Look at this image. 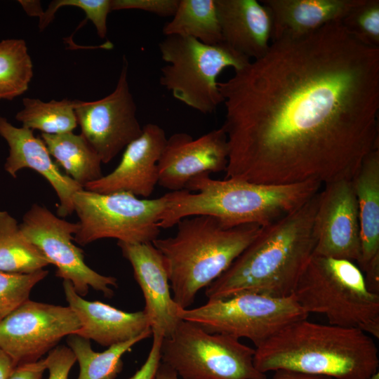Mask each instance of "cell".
Segmentation results:
<instances>
[{
    "label": "cell",
    "instance_id": "1",
    "mask_svg": "<svg viewBox=\"0 0 379 379\" xmlns=\"http://www.w3.org/2000/svg\"><path fill=\"white\" fill-rule=\"evenodd\" d=\"M218 87L229 151L225 179L352 180L379 147V48L359 43L341 22L271 41Z\"/></svg>",
    "mask_w": 379,
    "mask_h": 379
},
{
    "label": "cell",
    "instance_id": "2",
    "mask_svg": "<svg viewBox=\"0 0 379 379\" xmlns=\"http://www.w3.org/2000/svg\"><path fill=\"white\" fill-rule=\"evenodd\" d=\"M319 195V192L295 211L262 227L229 268L206 287L208 300L246 293L291 295L314 255Z\"/></svg>",
    "mask_w": 379,
    "mask_h": 379
},
{
    "label": "cell",
    "instance_id": "3",
    "mask_svg": "<svg viewBox=\"0 0 379 379\" xmlns=\"http://www.w3.org/2000/svg\"><path fill=\"white\" fill-rule=\"evenodd\" d=\"M322 185L316 181L265 185L220 180L204 173L192 178L185 190L164 194L166 204L159 226L168 229L185 218L205 215L227 227L250 224L264 227L302 206Z\"/></svg>",
    "mask_w": 379,
    "mask_h": 379
},
{
    "label": "cell",
    "instance_id": "4",
    "mask_svg": "<svg viewBox=\"0 0 379 379\" xmlns=\"http://www.w3.org/2000/svg\"><path fill=\"white\" fill-rule=\"evenodd\" d=\"M253 361L265 374L283 368L334 379H366L379 366L378 347L371 335L307 318L291 322L255 347Z\"/></svg>",
    "mask_w": 379,
    "mask_h": 379
},
{
    "label": "cell",
    "instance_id": "5",
    "mask_svg": "<svg viewBox=\"0 0 379 379\" xmlns=\"http://www.w3.org/2000/svg\"><path fill=\"white\" fill-rule=\"evenodd\" d=\"M173 237L152 243L160 253L168 273L173 298L188 308L199 290L222 274L254 240L261 226H224L205 215L185 218Z\"/></svg>",
    "mask_w": 379,
    "mask_h": 379
},
{
    "label": "cell",
    "instance_id": "6",
    "mask_svg": "<svg viewBox=\"0 0 379 379\" xmlns=\"http://www.w3.org/2000/svg\"><path fill=\"white\" fill-rule=\"evenodd\" d=\"M292 295L308 314H321L330 324L379 338V295L368 289L352 261L313 255Z\"/></svg>",
    "mask_w": 379,
    "mask_h": 379
},
{
    "label": "cell",
    "instance_id": "7",
    "mask_svg": "<svg viewBox=\"0 0 379 379\" xmlns=\"http://www.w3.org/2000/svg\"><path fill=\"white\" fill-rule=\"evenodd\" d=\"M161 58L160 84L173 96L199 112H215L222 97L218 77L228 67L235 70L251 60L224 43L207 45L187 36H167L159 44Z\"/></svg>",
    "mask_w": 379,
    "mask_h": 379
},
{
    "label": "cell",
    "instance_id": "8",
    "mask_svg": "<svg viewBox=\"0 0 379 379\" xmlns=\"http://www.w3.org/2000/svg\"><path fill=\"white\" fill-rule=\"evenodd\" d=\"M254 354L238 338L184 320L161 347V362L182 379H267L255 367Z\"/></svg>",
    "mask_w": 379,
    "mask_h": 379
},
{
    "label": "cell",
    "instance_id": "9",
    "mask_svg": "<svg viewBox=\"0 0 379 379\" xmlns=\"http://www.w3.org/2000/svg\"><path fill=\"white\" fill-rule=\"evenodd\" d=\"M79 218L74 241L85 246L112 238L129 244L152 243L158 238L165 196L141 199L127 192L99 194L84 189L73 197Z\"/></svg>",
    "mask_w": 379,
    "mask_h": 379
},
{
    "label": "cell",
    "instance_id": "10",
    "mask_svg": "<svg viewBox=\"0 0 379 379\" xmlns=\"http://www.w3.org/2000/svg\"><path fill=\"white\" fill-rule=\"evenodd\" d=\"M178 316L211 333L247 338L257 347L288 324L309 314L293 295L277 298L246 293L208 300L195 308H180Z\"/></svg>",
    "mask_w": 379,
    "mask_h": 379
},
{
    "label": "cell",
    "instance_id": "11",
    "mask_svg": "<svg viewBox=\"0 0 379 379\" xmlns=\"http://www.w3.org/2000/svg\"><path fill=\"white\" fill-rule=\"evenodd\" d=\"M19 227L26 238L34 244L56 268V276L69 281L81 297L89 287L111 298L117 279L102 275L84 262L83 251L73 243L77 222L55 216L45 206L33 204L25 213Z\"/></svg>",
    "mask_w": 379,
    "mask_h": 379
},
{
    "label": "cell",
    "instance_id": "12",
    "mask_svg": "<svg viewBox=\"0 0 379 379\" xmlns=\"http://www.w3.org/2000/svg\"><path fill=\"white\" fill-rule=\"evenodd\" d=\"M128 64L123 58L117 86L110 94L93 102L74 100L81 134L100 157L110 162L142 132L128 81Z\"/></svg>",
    "mask_w": 379,
    "mask_h": 379
},
{
    "label": "cell",
    "instance_id": "13",
    "mask_svg": "<svg viewBox=\"0 0 379 379\" xmlns=\"http://www.w3.org/2000/svg\"><path fill=\"white\" fill-rule=\"evenodd\" d=\"M80 327L69 306L29 299L0 322V349L16 366L34 362Z\"/></svg>",
    "mask_w": 379,
    "mask_h": 379
},
{
    "label": "cell",
    "instance_id": "14",
    "mask_svg": "<svg viewBox=\"0 0 379 379\" xmlns=\"http://www.w3.org/2000/svg\"><path fill=\"white\" fill-rule=\"evenodd\" d=\"M314 231V255L358 263L361 253L360 225L352 180L328 182L319 191Z\"/></svg>",
    "mask_w": 379,
    "mask_h": 379
},
{
    "label": "cell",
    "instance_id": "15",
    "mask_svg": "<svg viewBox=\"0 0 379 379\" xmlns=\"http://www.w3.org/2000/svg\"><path fill=\"white\" fill-rule=\"evenodd\" d=\"M228 154L222 128L196 139L186 133H175L166 139L158 161V184L172 192L185 190L199 175L225 171Z\"/></svg>",
    "mask_w": 379,
    "mask_h": 379
},
{
    "label": "cell",
    "instance_id": "16",
    "mask_svg": "<svg viewBox=\"0 0 379 379\" xmlns=\"http://www.w3.org/2000/svg\"><path fill=\"white\" fill-rule=\"evenodd\" d=\"M166 139L159 125L149 123L142 126L141 135L125 148L114 170L87 183L84 189L99 194L127 192L149 197L158 184V161Z\"/></svg>",
    "mask_w": 379,
    "mask_h": 379
},
{
    "label": "cell",
    "instance_id": "17",
    "mask_svg": "<svg viewBox=\"0 0 379 379\" xmlns=\"http://www.w3.org/2000/svg\"><path fill=\"white\" fill-rule=\"evenodd\" d=\"M123 256L128 260L144 300L152 333L170 337L181 321L180 307L171 293L170 282L163 258L152 243L117 241Z\"/></svg>",
    "mask_w": 379,
    "mask_h": 379
},
{
    "label": "cell",
    "instance_id": "18",
    "mask_svg": "<svg viewBox=\"0 0 379 379\" xmlns=\"http://www.w3.org/2000/svg\"><path fill=\"white\" fill-rule=\"evenodd\" d=\"M0 135L9 147L5 170L13 178L18 171L28 168L41 175L52 186L59 199L57 214L61 218L73 212V197L82 186L64 174L53 161L41 138L35 137L33 131L13 126L0 115Z\"/></svg>",
    "mask_w": 379,
    "mask_h": 379
},
{
    "label": "cell",
    "instance_id": "19",
    "mask_svg": "<svg viewBox=\"0 0 379 379\" xmlns=\"http://www.w3.org/2000/svg\"><path fill=\"white\" fill-rule=\"evenodd\" d=\"M62 285L68 306L81 324L74 335L110 347L152 330L143 310L127 312L100 301L86 300L76 292L69 281L64 280Z\"/></svg>",
    "mask_w": 379,
    "mask_h": 379
},
{
    "label": "cell",
    "instance_id": "20",
    "mask_svg": "<svg viewBox=\"0 0 379 379\" xmlns=\"http://www.w3.org/2000/svg\"><path fill=\"white\" fill-rule=\"evenodd\" d=\"M225 44L251 60L263 56L271 44L270 10L256 0H215Z\"/></svg>",
    "mask_w": 379,
    "mask_h": 379
},
{
    "label": "cell",
    "instance_id": "21",
    "mask_svg": "<svg viewBox=\"0 0 379 379\" xmlns=\"http://www.w3.org/2000/svg\"><path fill=\"white\" fill-rule=\"evenodd\" d=\"M361 0H262L272 20L271 41L298 38L340 22Z\"/></svg>",
    "mask_w": 379,
    "mask_h": 379
},
{
    "label": "cell",
    "instance_id": "22",
    "mask_svg": "<svg viewBox=\"0 0 379 379\" xmlns=\"http://www.w3.org/2000/svg\"><path fill=\"white\" fill-rule=\"evenodd\" d=\"M352 182L360 225L361 253L357 264L363 272L379 257V147L365 157Z\"/></svg>",
    "mask_w": 379,
    "mask_h": 379
},
{
    "label": "cell",
    "instance_id": "23",
    "mask_svg": "<svg viewBox=\"0 0 379 379\" xmlns=\"http://www.w3.org/2000/svg\"><path fill=\"white\" fill-rule=\"evenodd\" d=\"M41 138L55 163L83 187L102 177L101 159L81 133H41Z\"/></svg>",
    "mask_w": 379,
    "mask_h": 379
},
{
    "label": "cell",
    "instance_id": "24",
    "mask_svg": "<svg viewBox=\"0 0 379 379\" xmlns=\"http://www.w3.org/2000/svg\"><path fill=\"white\" fill-rule=\"evenodd\" d=\"M162 32L195 39L207 45L223 43L215 0H179L173 19Z\"/></svg>",
    "mask_w": 379,
    "mask_h": 379
},
{
    "label": "cell",
    "instance_id": "25",
    "mask_svg": "<svg viewBox=\"0 0 379 379\" xmlns=\"http://www.w3.org/2000/svg\"><path fill=\"white\" fill-rule=\"evenodd\" d=\"M48 265L42 252L23 234L16 220L0 211V271L30 274Z\"/></svg>",
    "mask_w": 379,
    "mask_h": 379
},
{
    "label": "cell",
    "instance_id": "26",
    "mask_svg": "<svg viewBox=\"0 0 379 379\" xmlns=\"http://www.w3.org/2000/svg\"><path fill=\"white\" fill-rule=\"evenodd\" d=\"M152 335L149 330L139 336L109 347L102 352H95L90 340L77 335L67 338L69 347L79 365L77 379H114L122 369V356L138 342Z\"/></svg>",
    "mask_w": 379,
    "mask_h": 379
},
{
    "label": "cell",
    "instance_id": "27",
    "mask_svg": "<svg viewBox=\"0 0 379 379\" xmlns=\"http://www.w3.org/2000/svg\"><path fill=\"white\" fill-rule=\"evenodd\" d=\"M23 108L15 119L22 127L39 130L41 133L58 135L72 132L78 126L74 110V100L43 102L37 98H25Z\"/></svg>",
    "mask_w": 379,
    "mask_h": 379
},
{
    "label": "cell",
    "instance_id": "28",
    "mask_svg": "<svg viewBox=\"0 0 379 379\" xmlns=\"http://www.w3.org/2000/svg\"><path fill=\"white\" fill-rule=\"evenodd\" d=\"M32 59L23 39L0 41V100H11L23 94L33 76Z\"/></svg>",
    "mask_w": 379,
    "mask_h": 379
},
{
    "label": "cell",
    "instance_id": "29",
    "mask_svg": "<svg viewBox=\"0 0 379 379\" xmlns=\"http://www.w3.org/2000/svg\"><path fill=\"white\" fill-rule=\"evenodd\" d=\"M359 43L379 48V1L361 0L340 21Z\"/></svg>",
    "mask_w": 379,
    "mask_h": 379
},
{
    "label": "cell",
    "instance_id": "30",
    "mask_svg": "<svg viewBox=\"0 0 379 379\" xmlns=\"http://www.w3.org/2000/svg\"><path fill=\"white\" fill-rule=\"evenodd\" d=\"M48 274L44 270L30 274L0 271V322L29 300L33 287Z\"/></svg>",
    "mask_w": 379,
    "mask_h": 379
},
{
    "label": "cell",
    "instance_id": "31",
    "mask_svg": "<svg viewBox=\"0 0 379 379\" xmlns=\"http://www.w3.org/2000/svg\"><path fill=\"white\" fill-rule=\"evenodd\" d=\"M75 6L83 10L88 20L95 25L98 35L104 39L107 32V18L111 10V0H55L39 17V27L44 30L53 20L54 15L62 6Z\"/></svg>",
    "mask_w": 379,
    "mask_h": 379
},
{
    "label": "cell",
    "instance_id": "32",
    "mask_svg": "<svg viewBox=\"0 0 379 379\" xmlns=\"http://www.w3.org/2000/svg\"><path fill=\"white\" fill-rule=\"evenodd\" d=\"M179 0H111V10L137 9L161 17L173 16Z\"/></svg>",
    "mask_w": 379,
    "mask_h": 379
},
{
    "label": "cell",
    "instance_id": "33",
    "mask_svg": "<svg viewBox=\"0 0 379 379\" xmlns=\"http://www.w3.org/2000/svg\"><path fill=\"white\" fill-rule=\"evenodd\" d=\"M46 361L48 379H69V371L77 359L69 347L62 345L51 350Z\"/></svg>",
    "mask_w": 379,
    "mask_h": 379
},
{
    "label": "cell",
    "instance_id": "34",
    "mask_svg": "<svg viewBox=\"0 0 379 379\" xmlns=\"http://www.w3.org/2000/svg\"><path fill=\"white\" fill-rule=\"evenodd\" d=\"M153 340L151 350L146 361L136 373L129 379H154L161 363V347L163 337L152 333Z\"/></svg>",
    "mask_w": 379,
    "mask_h": 379
},
{
    "label": "cell",
    "instance_id": "35",
    "mask_svg": "<svg viewBox=\"0 0 379 379\" xmlns=\"http://www.w3.org/2000/svg\"><path fill=\"white\" fill-rule=\"evenodd\" d=\"M46 369V359L22 364L15 368L8 379H41Z\"/></svg>",
    "mask_w": 379,
    "mask_h": 379
},
{
    "label": "cell",
    "instance_id": "36",
    "mask_svg": "<svg viewBox=\"0 0 379 379\" xmlns=\"http://www.w3.org/2000/svg\"><path fill=\"white\" fill-rule=\"evenodd\" d=\"M368 289L379 295V257L374 258L363 272Z\"/></svg>",
    "mask_w": 379,
    "mask_h": 379
},
{
    "label": "cell",
    "instance_id": "37",
    "mask_svg": "<svg viewBox=\"0 0 379 379\" xmlns=\"http://www.w3.org/2000/svg\"><path fill=\"white\" fill-rule=\"evenodd\" d=\"M271 379H334L333 378L307 373L288 369H277L274 371Z\"/></svg>",
    "mask_w": 379,
    "mask_h": 379
},
{
    "label": "cell",
    "instance_id": "38",
    "mask_svg": "<svg viewBox=\"0 0 379 379\" xmlns=\"http://www.w3.org/2000/svg\"><path fill=\"white\" fill-rule=\"evenodd\" d=\"M16 366L13 359L0 349V379H8Z\"/></svg>",
    "mask_w": 379,
    "mask_h": 379
},
{
    "label": "cell",
    "instance_id": "39",
    "mask_svg": "<svg viewBox=\"0 0 379 379\" xmlns=\"http://www.w3.org/2000/svg\"><path fill=\"white\" fill-rule=\"evenodd\" d=\"M25 12L31 16H38L43 13L40 2L39 1H19Z\"/></svg>",
    "mask_w": 379,
    "mask_h": 379
},
{
    "label": "cell",
    "instance_id": "40",
    "mask_svg": "<svg viewBox=\"0 0 379 379\" xmlns=\"http://www.w3.org/2000/svg\"><path fill=\"white\" fill-rule=\"evenodd\" d=\"M154 379H179L176 373L168 366L160 363Z\"/></svg>",
    "mask_w": 379,
    "mask_h": 379
},
{
    "label": "cell",
    "instance_id": "41",
    "mask_svg": "<svg viewBox=\"0 0 379 379\" xmlns=\"http://www.w3.org/2000/svg\"><path fill=\"white\" fill-rule=\"evenodd\" d=\"M366 379H379V372L377 371Z\"/></svg>",
    "mask_w": 379,
    "mask_h": 379
}]
</instances>
